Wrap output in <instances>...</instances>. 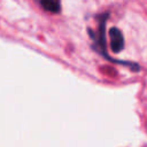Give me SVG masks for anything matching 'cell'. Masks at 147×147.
Listing matches in <instances>:
<instances>
[{"label": "cell", "instance_id": "cell-1", "mask_svg": "<svg viewBox=\"0 0 147 147\" xmlns=\"http://www.w3.org/2000/svg\"><path fill=\"white\" fill-rule=\"evenodd\" d=\"M109 37H110V46L111 49L115 53L121 52L124 48V38L122 32L117 28H113L109 31Z\"/></svg>", "mask_w": 147, "mask_h": 147}, {"label": "cell", "instance_id": "cell-2", "mask_svg": "<svg viewBox=\"0 0 147 147\" xmlns=\"http://www.w3.org/2000/svg\"><path fill=\"white\" fill-rule=\"evenodd\" d=\"M39 5L44 10L56 14L61 10V1L60 0H38Z\"/></svg>", "mask_w": 147, "mask_h": 147}]
</instances>
